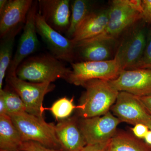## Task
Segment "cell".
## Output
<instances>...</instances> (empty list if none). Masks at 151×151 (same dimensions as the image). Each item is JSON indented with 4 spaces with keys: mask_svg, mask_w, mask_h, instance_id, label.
Instances as JSON below:
<instances>
[{
    "mask_svg": "<svg viewBox=\"0 0 151 151\" xmlns=\"http://www.w3.org/2000/svg\"><path fill=\"white\" fill-rule=\"evenodd\" d=\"M109 9L108 24L103 32L94 37L79 42L116 41L120 35L129 28L142 19V1L114 0Z\"/></svg>",
    "mask_w": 151,
    "mask_h": 151,
    "instance_id": "6da1fadb",
    "label": "cell"
},
{
    "mask_svg": "<svg viewBox=\"0 0 151 151\" xmlns=\"http://www.w3.org/2000/svg\"><path fill=\"white\" fill-rule=\"evenodd\" d=\"M87 145L103 144L111 140L121 122L110 111L105 115L78 120Z\"/></svg>",
    "mask_w": 151,
    "mask_h": 151,
    "instance_id": "9c48e42d",
    "label": "cell"
},
{
    "mask_svg": "<svg viewBox=\"0 0 151 151\" xmlns=\"http://www.w3.org/2000/svg\"><path fill=\"white\" fill-rule=\"evenodd\" d=\"M151 69V28L148 29L147 43L141 59L134 68Z\"/></svg>",
    "mask_w": 151,
    "mask_h": 151,
    "instance_id": "cb8c5ba5",
    "label": "cell"
},
{
    "mask_svg": "<svg viewBox=\"0 0 151 151\" xmlns=\"http://www.w3.org/2000/svg\"><path fill=\"white\" fill-rule=\"evenodd\" d=\"M109 81L119 92L138 97L151 96V69L123 70L117 78Z\"/></svg>",
    "mask_w": 151,
    "mask_h": 151,
    "instance_id": "7c38bea8",
    "label": "cell"
},
{
    "mask_svg": "<svg viewBox=\"0 0 151 151\" xmlns=\"http://www.w3.org/2000/svg\"><path fill=\"white\" fill-rule=\"evenodd\" d=\"M6 114H7L6 109L4 98L2 93L0 92V115Z\"/></svg>",
    "mask_w": 151,
    "mask_h": 151,
    "instance_id": "f546056e",
    "label": "cell"
},
{
    "mask_svg": "<svg viewBox=\"0 0 151 151\" xmlns=\"http://www.w3.org/2000/svg\"><path fill=\"white\" fill-rule=\"evenodd\" d=\"M5 102L6 113L9 116L26 112V108L20 97L9 86L0 90Z\"/></svg>",
    "mask_w": 151,
    "mask_h": 151,
    "instance_id": "7402d4cb",
    "label": "cell"
},
{
    "mask_svg": "<svg viewBox=\"0 0 151 151\" xmlns=\"http://www.w3.org/2000/svg\"><path fill=\"white\" fill-rule=\"evenodd\" d=\"M146 24L141 19L125 32L114 57L119 61L122 70L134 69L142 56L147 43Z\"/></svg>",
    "mask_w": 151,
    "mask_h": 151,
    "instance_id": "5b68a950",
    "label": "cell"
},
{
    "mask_svg": "<svg viewBox=\"0 0 151 151\" xmlns=\"http://www.w3.org/2000/svg\"><path fill=\"white\" fill-rule=\"evenodd\" d=\"M139 98L151 115V96L139 97Z\"/></svg>",
    "mask_w": 151,
    "mask_h": 151,
    "instance_id": "f1b7e54d",
    "label": "cell"
},
{
    "mask_svg": "<svg viewBox=\"0 0 151 151\" xmlns=\"http://www.w3.org/2000/svg\"><path fill=\"white\" fill-rule=\"evenodd\" d=\"M73 97L69 99L64 97L57 100L51 108H45L51 111L57 119H66L71 115L74 109L77 107L73 103Z\"/></svg>",
    "mask_w": 151,
    "mask_h": 151,
    "instance_id": "603a6c76",
    "label": "cell"
},
{
    "mask_svg": "<svg viewBox=\"0 0 151 151\" xmlns=\"http://www.w3.org/2000/svg\"><path fill=\"white\" fill-rule=\"evenodd\" d=\"M110 140L103 144L94 145H87L84 151H110Z\"/></svg>",
    "mask_w": 151,
    "mask_h": 151,
    "instance_id": "83f0119b",
    "label": "cell"
},
{
    "mask_svg": "<svg viewBox=\"0 0 151 151\" xmlns=\"http://www.w3.org/2000/svg\"><path fill=\"white\" fill-rule=\"evenodd\" d=\"M37 34L40 36L52 55L61 61L73 63L76 59V45L72 39L61 35L49 25L37 13L35 17Z\"/></svg>",
    "mask_w": 151,
    "mask_h": 151,
    "instance_id": "ba28073f",
    "label": "cell"
},
{
    "mask_svg": "<svg viewBox=\"0 0 151 151\" xmlns=\"http://www.w3.org/2000/svg\"><path fill=\"white\" fill-rule=\"evenodd\" d=\"M19 132L9 115H0V150L19 151L23 142Z\"/></svg>",
    "mask_w": 151,
    "mask_h": 151,
    "instance_id": "ac0fdd59",
    "label": "cell"
},
{
    "mask_svg": "<svg viewBox=\"0 0 151 151\" xmlns=\"http://www.w3.org/2000/svg\"><path fill=\"white\" fill-rule=\"evenodd\" d=\"M70 64L71 70L66 81L76 86H82L94 79L111 81L117 78L122 70L115 58L105 61H80Z\"/></svg>",
    "mask_w": 151,
    "mask_h": 151,
    "instance_id": "52a82bcc",
    "label": "cell"
},
{
    "mask_svg": "<svg viewBox=\"0 0 151 151\" xmlns=\"http://www.w3.org/2000/svg\"><path fill=\"white\" fill-rule=\"evenodd\" d=\"M70 70L53 55L42 54L25 59L18 67L16 73L24 81L52 83L59 78L66 80Z\"/></svg>",
    "mask_w": 151,
    "mask_h": 151,
    "instance_id": "3957f363",
    "label": "cell"
},
{
    "mask_svg": "<svg viewBox=\"0 0 151 151\" xmlns=\"http://www.w3.org/2000/svg\"><path fill=\"white\" fill-rule=\"evenodd\" d=\"M7 0H1L0 1V12L4 8L7 2Z\"/></svg>",
    "mask_w": 151,
    "mask_h": 151,
    "instance_id": "1f68e13d",
    "label": "cell"
},
{
    "mask_svg": "<svg viewBox=\"0 0 151 151\" xmlns=\"http://www.w3.org/2000/svg\"><path fill=\"white\" fill-rule=\"evenodd\" d=\"M32 0H9L0 12V37L25 24Z\"/></svg>",
    "mask_w": 151,
    "mask_h": 151,
    "instance_id": "5bb4252c",
    "label": "cell"
},
{
    "mask_svg": "<svg viewBox=\"0 0 151 151\" xmlns=\"http://www.w3.org/2000/svg\"><path fill=\"white\" fill-rule=\"evenodd\" d=\"M146 143L151 146V130L149 131L145 138Z\"/></svg>",
    "mask_w": 151,
    "mask_h": 151,
    "instance_id": "4dcf8cb0",
    "label": "cell"
},
{
    "mask_svg": "<svg viewBox=\"0 0 151 151\" xmlns=\"http://www.w3.org/2000/svg\"><path fill=\"white\" fill-rule=\"evenodd\" d=\"M116 41L79 42L76 45V57L81 61H101L111 59Z\"/></svg>",
    "mask_w": 151,
    "mask_h": 151,
    "instance_id": "e0dca14e",
    "label": "cell"
},
{
    "mask_svg": "<svg viewBox=\"0 0 151 151\" xmlns=\"http://www.w3.org/2000/svg\"><path fill=\"white\" fill-rule=\"evenodd\" d=\"M149 129L148 127L143 124H137L131 129L134 136L140 139H145Z\"/></svg>",
    "mask_w": 151,
    "mask_h": 151,
    "instance_id": "4316f807",
    "label": "cell"
},
{
    "mask_svg": "<svg viewBox=\"0 0 151 151\" xmlns=\"http://www.w3.org/2000/svg\"><path fill=\"white\" fill-rule=\"evenodd\" d=\"M92 2L87 0H74L70 3L71 16L65 37L72 39L78 27L92 10Z\"/></svg>",
    "mask_w": 151,
    "mask_h": 151,
    "instance_id": "44dd1931",
    "label": "cell"
},
{
    "mask_svg": "<svg viewBox=\"0 0 151 151\" xmlns=\"http://www.w3.org/2000/svg\"><path fill=\"white\" fill-rule=\"evenodd\" d=\"M0 151H7L2 150H0Z\"/></svg>",
    "mask_w": 151,
    "mask_h": 151,
    "instance_id": "d6a6232c",
    "label": "cell"
},
{
    "mask_svg": "<svg viewBox=\"0 0 151 151\" xmlns=\"http://www.w3.org/2000/svg\"><path fill=\"white\" fill-rule=\"evenodd\" d=\"M110 151H151L150 145L134 135L116 132L110 142Z\"/></svg>",
    "mask_w": 151,
    "mask_h": 151,
    "instance_id": "d6986e66",
    "label": "cell"
},
{
    "mask_svg": "<svg viewBox=\"0 0 151 151\" xmlns=\"http://www.w3.org/2000/svg\"><path fill=\"white\" fill-rule=\"evenodd\" d=\"M83 151H84V150H83Z\"/></svg>",
    "mask_w": 151,
    "mask_h": 151,
    "instance_id": "836d02e7",
    "label": "cell"
},
{
    "mask_svg": "<svg viewBox=\"0 0 151 151\" xmlns=\"http://www.w3.org/2000/svg\"><path fill=\"white\" fill-rule=\"evenodd\" d=\"M37 10L38 1H34L27 14L23 31L20 38L16 52L7 73H16L19 65L37 49L39 41L35 23Z\"/></svg>",
    "mask_w": 151,
    "mask_h": 151,
    "instance_id": "8fae6325",
    "label": "cell"
},
{
    "mask_svg": "<svg viewBox=\"0 0 151 151\" xmlns=\"http://www.w3.org/2000/svg\"><path fill=\"white\" fill-rule=\"evenodd\" d=\"M111 110L122 122L131 125L143 124L151 130V115L139 97L125 92H119Z\"/></svg>",
    "mask_w": 151,
    "mask_h": 151,
    "instance_id": "30bf717a",
    "label": "cell"
},
{
    "mask_svg": "<svg viewBox=\"0 0 151 151\" xmlns=\"http://www.w3.org/2000/svg\"><path fill=\"white\" fill-rule=\"evenodd\" d=\"M23 26L14 29L1 38L0 43V90L2 89L3 81L12 61L14 44L17 35Z\"/></svg>",
    "mask_w": 151,
    "mask_h": 151,
    "instance_id": "ffe728a7",
    "label": "cell"
},
{
    "mask_svg": "<svg viewBox=\"0 0 151 151\" xmlns=\"http://www.w3.org/2000/svg\"><path fill=\"white\" fill-rule=\"evenodd\" d=\"M69 0H39V13L47 23L57 31L66 33L71 16Z\"/></svg>",
    "mask_w": 151,
    "mask_h": 151,
    "instance_id": "4fadbf2b",
    "label": "cell"
},
{
    "mask_svg": "<svg viewBox=\"0 0 151 151\" xmlns=\"http://www.w3.org/2000/svg\"><path fill=\"white\" fill-rule=\"evenodd\" d=\"M142 17L147 23H151V0H142Z\"/></svg>",
    "mask_w": 151,
    "mask_h": 151,
    "instance_id": "484cf974",
    "label": "cell"
},
{
    "mask_svg": "<svg viewBox=\"0 0 151 151\" xmlns=\"http://www.w3.org/2000/svg\"><path fill=\"white\" fill-rule=\"evenodd\" d=\"M75 117L60 121L55 126V134L62 151H83L87 145Z\"/></svg>",
    "mask_w": 151,
    "mask_h": 151,
    "instance_id": "9a60e30c",
    "label": "cell"
},
{
    "mask_svg": "<svg viewBox=\"0 0 151 151\" xmlns=\"http://www.w3.org/2000/svg\"><path fill=\"white\" fill-rule=\"evenodd\" d=\"M109 8L92 10L81 22L72 40L75 45L100 35L107 26L109 17Z\"/></svg>",
    "mask_w": 151,
    "mask_h": 151,
    "instance_id": "2e32d148",
    "label": "cell"
},
{
    "mask_svg": "<svg viewBox=\"0 0 151 151\" xmlns=\"http://www.w3.org/2000/svg\"><path fill=\"white\" fill-rule=\"evenodd\" d=\"M19 151H60L47 147L40 143L33 141L23 142Z\"/></svg>",
    "mask_w": 151,
    "mask_h": 151,
    "instance_id": "d4e9b609",
    "label": "cell"
},
{
    "mask_svg": "<svg viewBox=\"0 0 151 151\" xmlns=\"http://www.w3.org/2000/svg\"><path fill=\"white\" fill-rule=\"evenodd\" d=\"M86 90L76 106L81 118H93L105 115L116 102L119 91L111 86L109 81L94 79L82 86Z\"/></svg>",
    "mask_w": 151,
    "mask_h": 151,
    "instance_id": "7a4b0ae2",
    "label": "cell"
},
{
    "mask_svg": "<svg viewBox=\"0 0 151 151\" xmlns=\"http://www.w3.org/2000/svg\"><path fill=\"white\" fill-rule=\"evenodd\" d=\"M6 81L8 86L20 97L26 108V112L43 119L44 98L54 89L55 85L49 82L35 83L24 81L16 73H7Z\"/></svg>",
    "mask_w": 151,
    "mask_h": 151,
    "instance_id": "8992f818",
    "label": "cell"
},
{
    "mask_svg": "<svg viewBox=\"0 0 151 151\" xmlns=\"http://www.w3.org/2000/svg\"><path fill=\"white\" fill-rule=\"evenodd\" d=\"M21 136L23 142L33 141L49 148L62 151L53 124L26 112L10 116Z\"/></svg>",
    "mask_w": 151,
    "mask_h": 151,
    "instance_id": "277c9868",
    "label": "cell"
}]
</instances>
